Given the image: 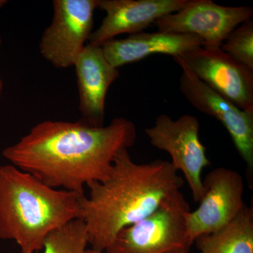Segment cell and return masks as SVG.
Instances as JSON below:
<instances>
[{
    "mask_svg": "<svg viewBox=\"0 0 253 253\" xmlns=\"http://www.w3.org/2000/svg\"><path fill=\"white\" fill-rule=\"evenodd\" d=\"M136 139L135 125L124 118L102 126L81 120L46 121L5 148L2 156L49 187L84 195V186L109 177L116 155Z\"/></svg>",
    "mask_w": 253,
    "mask_h": 253,
    "instance_id": "1",
    "label": "cell"
},
{
    "mask_svg": "<svg viewBox=\"0 0 253 253\" xmlns=\"http://www.w3.org/2000/svg\"><path fill=\"white\" fill-rule=\"evenodd\" d=\"M127 149L116 155L109 177L86 185L89 196L80 201L79 219L85 224L89 244L100 252L122 229L152 214L184 185L170 161L138 164Z\"/></svg>",
    "mask_w": 253,
    "mask_h": 253,
    "instance_id": "2",
    "label": "cell"
},
{
    "mask_svg": "<svg viewBox=\"0 0 253 253\" xmlns=\"http://www.w3.org/2000/svg\"><path fill=\"white\" fill-rule=\"evenodd\" d=\"M84 195L46 186L13 165L0 166V239L38 253L51 231L80 217Z\"/></svg>",
    "mask_w": 253,
    "mask_h": 253,
    "instance_id": "3",
    "label": "cell"
},
{
    "mask_svg": "<svg viewBox=\"0 0 253 253\" xmlns=\"http://www.w3.org/2000/svg\"><path fill=\"white\" fill-rule=\"evenodd\" d=\"M189 205L181 191L165 200L155 212L124 228L106 253H169L189 250L186 214Z\"/></svg>",
    "mask_w": 253,
    "mask_h": 253,
    "instance_id": "4",
    "label": "cell"
},
{
    "mask_svg": "<svg viewBox=\"0 0 253 253\" xmlns=\"http://www.w3.org/2000/svg\"><path fill=\"white\" fill-rule=\"evenodd\" d=\"M199 129V120L192 115L174 120L161 114L152 126L145 129L151 145L167 152L174 169L183 173L196 203L204 197L202 172L211 165L206 148L200 140Z\"/></svg>",
    "mask_w": 253,
    "mask_h": 253,
    "instance_id": "5",
    "label": "cell"
},
{
    "mask_svg": "<svg viewBox=\"0 0 253 253\" xmlns=\"http://www.w3.org/2000/svg\"><path fill=\"white\" fill-rule=\"evenodd\" d=\"M98 0H54L52 21L40 42L42 57L57 68L74 66L93 33Z\"/></svg>",
    "mask_w": 253,
    "mask_h": 253,
    "instance_id": "6",
    "label": "cell"
},
{
    "mask_svg": "<svg viewBox=\"0 0 253 253\" xmlns=\"http://www.w3.org/2000/svg\"><path fill=\"white\" fill-rule=\"evenodd\" d=\"M173 59L180 66L179 89L190 104L200 112L217 120L230 134L239 156L246 166L250 184L253 178V113L240 109L218 94L191 72L177 56Z\"/></svg>",
    "mask_w": 253,
    "mask_h": 253,
    "instance_id": "7",
    "label": "cell"
},
{
    "mask_svg": "<svg viewBox=\"0 0 253 253\" xmlns=\"http://www.w3.org/2000/svg\"><path fill=\"white\" fill-rule=\"evenodd\" d=\"M251 6H225L212 0H189L179 11L160 18L154 23L158 31L196 36L205 48H219L231 32L252 19Z\"/></svg>",
    "mask_w": 253,
    "mask_h": 253,
    "instance_id": "8",
    "label": "cell"
},
{
    "mask_svg": "<svg viewBox=\"0 0 253 253\" xmlns=\"http://www.w3.org/2000/svg\"><path fill=\"white\" fill-rule=\"evenodd\" d=\"M203 183L205 193L199 208L186 214V229L191 245L199 236L227 225L246 205L243 199L244 179L237 171L215 168L208 173Z\"/></svg>",
    "mask_w": 253,
    "mask_h": 253,
    "instance_id": "9",
    "label": "cell"
},
{
    "mask_svg": "<svg viewBox=\"0 0 253 253\" xmlns=\"http://www.w3.org/2000/svg\"><path fill=\"white\" fill-rule=\"evenodd\" d=\"M177 56L200 81L243 111L253 113V70L219 48H196Z\"/></svg>",
    "mask_w": 253,
    "mask_h": 253,
    "instance_id": "10",
    "label": "cell"
},
{
    "mask_svg": "<svg viewBox=\"0 0 253 253\" xmlns=\"http://www.w3.org/2000/svg\"><path fill=\"white\" fill-rule=\"evenodd\" d=\"M188 2L189 0H98V8L106 12V16L88 43L101 46L119 35L141 33Z\"/></svg>",
    "mask_w": 253,
    "mask_h": 253,
    "instance_id": "11",
    "label": "cell"
},
{
    "mask_svg": "<svg viewBox=\"0 0 253 253\" xmlns=\"http://www.w3.org/2000/svg\"><path fill=\"white\" fill-rule=\"evenodd\" d=\"M74 67L77 76L81 121L93 126H104L107 91L119 76L105 57L100 46L86 44Z\"/></svg>",
    "mask_w": 253,
    "mask_h": 253,
    "instance_id": "12",
    "label": "cell"
},
{
    "mask_svg": "<svg viewBox=\"0 0 253 253\" xmlns=\"http://www.w3.org/2000/svg\"><path fill=\"white\" fill-rule=\"evenodd\" d=\"M203 45L204 41L193 35L158 31L141 32L123 39L111 40L101 47L108 61L113 67L118 68L151 55L180 56Z\"/></svg>",
    "mask_w": 253,
    "mask_h": 253,
    "instance_id": "13",
    "label": "cell"
},
{
    "mask_svg": "<svg viewBox=\"0 0 253 253\" xmlns=\"http://www.w3.org/2000/svg\"><path fill=\"white\" fill-rule=\"evenodd\" d=\"M194 242L199 253H253V208L246 205L227 225Z\"/></svg>",
    "mask_w": 253,
    "mask_h": 253,
    "instance_id": "14",
    "label": "cell"
},
{
    "mask_svg": "<svg viewBox=\"0 0 253 253\" xmlns=\"http://www.w3.org/2000/svg\"><path fill=\"white\" fill-rule=\"evenodd\" d=\"M88 244L85 224L76 219L51 231L44 239L41 253H84Z\"/></svg>",
    "mask_w": 253,
    "mask_h": 253,
    "instance_id": "15",
    "label": "cell"
},
{
    "mask_svg": "<svg viewBox=\"0 0 253 253\" xmlns=\"http://www.w3.org/2000/svg\"><path fill=\"white\" fill-rule=\"evenodd\" d=\"M220 49L253 70V20L240 24L221 44Z\"/></svg>",
    "mask_w": 253,
    "mask_h": 253,
    "instance_id": "16",
    "label": "cell"
},
{
    "mask_svg": "<svg viewBox=\"0 0 253 253\" xmlns=\"http://www.w3.org/2000/svg\"><path fill=\"white\" fill-rule=\"evenodd\" d=\"M1 43H2V41H1V37L0 36V49H1ZM3 86H4V83H3L2 78H1V73H0V97H1V93H2Z\"/></svg>",
    "mask_w": 253,
    "mask_h": 253,
    "instance_id": "17",
    "label": "cell"
},
{
    "mask_svg": "<svg viewBox=\"0 0 253 253\" xmlns=\"http://www.w3.org/2000/svg\"><path fill=\"white\" fill-rule=\"evenodd\" d=\"M169 253H190L189 250H179V251H173Z\"/></svg>",
    "mask_w": 253,
    "mask_h": 253,
    "instance_id": "18",
    "label": "cell"
},
{
    "mask_svg": "<svg viewBox=\"0 0 253 253\" xmlns=\"http://www.w3.org/2000/svg\"><path fill=\"white\" fill-rule=\"evenodd\" d=\"M84 253H103V252H100V251H95L94 249H86Z\"/></svg>",
    "mask_w": 253,
    "mask_h": 253,
    "instance_id": "19",
    "label": "cell"
},
{
    "mask_svg": "<svg viewBox=\"0 0 253 253\" xmlns=\"http://www.w3.org/2000/svg\"><path fill=\"white\" fill-rule=\"evenodd\" d=\"M6 3H7V1H6V0H0V9H1Z\"/></svg>",
    "mask_w": 253,
    "mask_h": 253,
    "instance_id": "20",
    "label": "cell"
}]
</instances>
